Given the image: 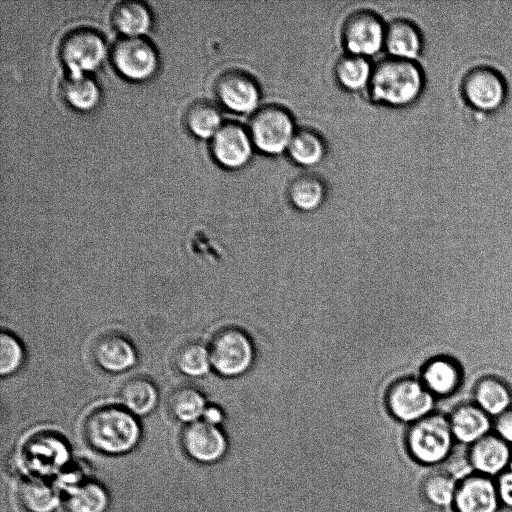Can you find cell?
<instances>
[{"mask_svg": "<svg viewBox=\"0 0 512 512\" xmlns=\"http://www.w3.org/2000/svg\"><path fill=\"white\" fill-rule=\"evenodd\" d=\"M453 438L449 418L431 413L411 425L406 434V445L417 462L433 465L448 456Z\"/></svg>", "mask_w": 512, "mask_h": 512, "instance_id": "cell-4", "label": "cell"}, {"mask_svg": "<svg viewBox=\"0 0 512 512\" xmlns=\"http://www.w3.org/2000/svg\"><path fill=\"white\" fill-rule=\"evenodd\" d=\"M221 104L239 114L254 113L259 108L260 87L253 76L240 69H228L218 75L214 85Z\"/></svg>", "mask_w": 512, "mask_h": 512, "instance_id": "cell-13", "label": "cell"}, {"mask_svg": "<svg viewBox=\"0 0 512 512\" xmlns=\"http://www.w3.org/2000/svg\"><path fill=\"white\" fill-rule=\"evenodd\" d=\"M498 501L494 483L487 477L473 476L459 485L454 504L458 512H497Z\"/></svg>", "mask_w": 512, "mask_h": 512, "instance_id": "cell-15", "label": "cell"}, {"mask_svg": "<svg viewBox=\"0 0 512 512\" xmlns=\"http://www.w3.org/2000/svg\"><path fill=\"white\" fill-rule=\"evenodd\" d=\"M326 196L325 184L314 174L296 176L288 187V198L298 210L311 212L318 209Z\"/></svg>", "mask_w": 512, "mask_h": 512, "instance_id": "cell-26", "label": "cell"}, {"mask_svg": "<svg viewBox=\"0 0 512 512\" xmlns=\"http://www.w3.org/2000/svg\"><path fill=\"white\" fill-rule=\"evenodd\" d=\"M434 398L420 379L407 377L390 386L386 403L395 419L413 424L432 413Z\"/></svg>", "mask_w": 512, "mask_h": 512, "instance_id": "cell-10", "label": "cell"}, {"mask_svg": "<svg viewBox=\"0 0 512 512\" xmlns=\"http://www.w3.org/2000/svg\"><path fill=\"white\" fill-rule=\"evenodd\" d=\"M23 477L53 480L72 460L70 447L59 434L37 432L27 438L17 455Z\"/></svg>", "mask_w": 512, "mask_h": 512, "instance_id": "cell-3", "label": "cell"}, {"mask_svg": "<svg viewBox=\"0 0 512 512\" xmlns=\"http://www.w3.org/2000/svg\"><path fill=\"white\" fill-rule=\"evenodd\" d=\"M373 67L366 57L347 54L338 59L335 65L337 82L346 90L359 91L369 87Z\"/></svg>", "mask_w": 512, "mask_h": 512, "instance_id": "cell-29", "label": "cell"}, {"mask_svg": "<svg viewBox=\"0 0 512 512\" xmlns=\"http://www.w3.org/2000/svg\"><path fill=\"white\" fill-rule=\"evenodd\" d=\"M289 157L298 165L311 167L322 161L326 146L321 135L313 129H297L287 149Z\"/></svg>", "mask_w": 512, "mask_h": 512, "instance_id": "cell-28", "label": "cell"}, {"mask_svg": "<svg viewBox=\"0 0 512 512\" xmlns=\"http://www.w3.org/2000/svg\"><path fill=\"white\" fill-rule=\"evenodd\" d=\"M474 399L486 414L497 417L511 408L512 392L499 377L485 376L474 388Z\"/></svg>", "mask_w": 512, "mask_h": 512, "instance_id": "cell-23", "label": "cell"}, {"mask_svg": "<svg viewBox=\"0 0 512 512\" xmlns=\"http://www.w3.org/2000/svg\"><path fill=\"white\" fill-rule=\"evenodd\" d=\"M212 368L221 376L233 378L246 373L254 361V348L241 329L229 327L219 331L211 341Z\"/></svg>", "mask_w": 512, "mask_h": 512, "instance_id": "cell-7", "label": "cell"}, {"mask_svg": "<svg viewBox=\"0 0 512 512\" xmlns=\"http://www.w3.org/2000/svg\"><path fill=\"white\" fill-rule=\"evenodd\" d=\"M63 95L66 102L79 111H90L100 101L98 85L86 74H69L63 85Z\"/></svg>", "mask_w": 512, "mask_h": 512, "instance_id": "cell-30", "label": "cell"}, {"mask_svg": "<svg viewBox=\"0 0 512 512\" xmlns=\"http://www.w3.org/2000/svg\"><path fill=\"white\" fill-rule=\"evenodd\" d=\"M115 69L131 81H145L151 78L159 64L155 46L142 36L123 37L112 49Z\"/></svg>", "mask_w": 512, "mask_h": 512, "instance_id": "cell-9", "label": "cell"}, {"mask_svg": "<svg viewBox=\"0 0 512 512\" xmlns=\"http://www.w3.org/2000/svg\"><path fill=\"white\" fill-rule=\"evenodd\" d=\"M247 129L254 148L273 156L287 152L297 130L290 112L274 104L259 107L251 115Z\"/></svg>", "mask_w": 512, "mask_h": 512, "instance_id": "cell-5", "label": "cell"}, {"mask_svg": "<svg viewBox=\"0 0 512 512\" xmlns=\"http://www.w3.org/2000/svg\"><path fill=\"white\" fill-rule=\"evenodd\" d=\"M495 430L501 439L512 443V408L496 417Z\"/></svg>", "mask_w": 512, "mask_h": 512, "instance_id": "cell-36", "label": "cell"}, {"mask_svg": "<svg viewBox=\"0 0 512 512\" xmlns=\"http://www.w3.org/2000/svg\"><path fill=\"white\" fill-rule=\"evenodd\" d=\"M254 145L247 128L237 122H226L211 138V153L225 169L236 170L247 165Z\"/></svg>", "mask_w": 512, "mask_h": 512, "instance_id": "cell-14", "label": "cell"}, {"mask_svg": "<svg viewBox=\"0 0 512 512\" xmlns=\"http://www.w3.org/2000/svg\"><path fill=\"white\" fill-rule=\"evenodd\" d=\"M16 495L26 512H54L62 504L61 493L51 479L22 477Z\"/></svg>", "mask_w": 512, "mask_h": 512, "instance_id": "cell-16", "label": "cell"}, {"mask_svg": "<svg viewBox=\"0 0 512 512\" xmlns=\"http://www.w3.org/2000/svg\"><path fill=\"white\" fill-rule=\"evenodd\" d=\"M111 20L114 27L127 37L142 36L151 26V13L143 2L127 0L113 8Z\"/></svg>", "mask_w": 512, "mask_h": 512, "instance_id": "cell-24", "label": "cell"}, {"mask_svg": "<svg viewBox=\"0 0 512 512\" xmlns=\"http://www.w3.org/2000/svg\"><path fill=\"white\" fill-rule=\"evenodd\" d=\"M184 453L194 462L212 465L224 459L229 442L223 430L203 420L185 425L180 435Z\"/></svg>", "mask_w": 512, "mask_h": 512, "instance_id": "cell-11", "label": "cell"}, {"mask_svg": "<svg viewBox=\"0 0 512 512\" xmlns=\"http://www.w3.org/2000/svg\"><path fill=\"white\" fill-rule=\"evenodd\" d=\"M422 47L421 30L413 21L397 18L386 25L384 48L389 56L415 60L421 53Z\"/></svg>", "mask_w": 512, "mask_h": 512, "instance_id": "cell-18", "label": "cell"}, {"mask_svg": "<svg viewBox=\"0 0 512 512\" xmlns=\"http://www.w3.org/2000/svg\"><path fill=\"white\" fill-rule=\"evenodd\" d=\"M510 459V450L503 439L486 435L472 445L470 462L477 471L494 475L502 472Z\"/></svg>", "mask_w": 512, "mask_h": 512, "instance_id": "cell-22", "label": "cell"}, {"mask_svg": "<svg viewBox=\"0 0 512 512\" xmlns=\"http://www.w3.org/2000/svg\"><path fill=\"white\" fill-rule=\"evenodd\" d=\"M66 512H106L110 495L105 486L92 477L62 495Z\"/></svg>", "mask_w": 512, "mask_h": 512, "instance_id": "cell-21", "label": "cell"}, {"mask_svg": "<svg viewBox=\"0 0 512 512\" xmlns=\"http://www.w3.org/2000/svg\"><path fill=\"white\" fill-rule=\"evenodd\" d=\"M206 406L204 396L191 387L178 389L169 400L171 414L185 425L201 420Z\"/></svg>", "mask_w": 512, "mask_h": 512, "instance_id": "cell-31", "label": "cell"}, {"mask_svg": "<svg viewBox=\"0 0 512 512\" xmlns=\"http://www.w3.org/2000/svg\"><path fill=\"white\" fill-rule=\"evenodd\" d=\"M496 487L499 499L512 508V466L500 475Z\"/></svg>", "mask_w": 512, "mask_h": 512, "instance_id": "cell-35", "label": "cell"}, {"mask_svg": "<svg viewBox=\"0 0 512 512\" xmlns=\"http://www.w3.org/2000/svg\"><path fill=\"white\" fill-rule=\"evenodd\" d=\"M457 487L446 475H432L424 483L425 497L434 505L448 506L454 502Z\"/></svg>", "mask_w": 512, "mask_h": 512, "instance_id": "cell-34", "label": "cell"}, {"mask_svg": "<svg viewBox=\"0 0 512 512\" xmlns=\"http://www.w3.org/2000/svg\"><path fill=\"white\" fill-rule=\"evenodd\" d=\"M25 352L20 341L9 332L0 337V370L2 376L17 372L24 363Z\"/></svg>", "mask_w": 512, "mask_h": 512, "instance_id": "cell-33", "label": "cell"}, {"mask_svg": "<svg viewBox=\"0 0 512 512\" xmlns=\"http://www.w3.org/2000/svg\"><path fill=\"white\" fill-rule=\"evenodd\" d=\"M188 130L199 138H212L224 124L217 105L207 100L191 103L184 115Z\"/></svg>", "mask_w": 512, "mask_h": 512, "instance_id": "cell-27", "label": "cell"}, {"mask_svg": "<svg viewBox=\"0 0 512 512\" xmlns=\"http://www.w3.org/2000/svg\"><path fill=\"white\" fill-rule=\"evenodd\" d=\"M461 95L472 109L482 113L499 110L508 95V84L500 70L488 64L469 68L460 82Z\"/></svg>", "mask_w": 512, "mask_h": 512, "instance_id": "cell-6", "label": "cell"}, {"mask_svg": "<svg viewBox=\"0 0 512 512\" xmlns=\"http://www.w3.org/2000/svg\"><path fill=\"white\" fill-rule=\"evenodd\" d=\"M489 417L475 403L457 406L448 417L453 437L462 443H475L488 435L491 427Z\"/></svg>", "mask_w": 512, "mask_h": 512, "instance_id": "cell-20", "label": "cell"}, {"mask_svg": "<svg viewBox=\"0 0 512 512\" xmlns=\"http://www.w3.org/2000/svg\"><path fill=\"white\" fill-rule=\"evenodd\" d=\"M386 26L370 10H357L345 20L342 41L349 54L370 57L384 47Z\"/></svg>", "mask_w": 512, "mask_h": 512, "instance_id": "cell-12", "label": "cell"}, {"mask_svg": "<svg viewBox=\"0 0 512 512\" xmlns=\"http://www.w3.org/2000/svg\"><path fill=\"white\" fill-rule=\"evenodd\" d=\"M176 365L186 376H204L212 367L209 348L196 342L184 345L177 353Z\"/></svg>", "mask_w": 512, "mask_h": 512, "instance_id": "cell-32", "label": "cell"}, {"mask_svg": "<svg viewBox=\"0 0 512 512\" xmlns=\"http://www.w3.org/2000/svg\"><path fill=\"white\" fill-rule=\"evenodd\" d=\"M122 407L136 417L151 413L158 401L155 385L145 378H133L120 391Z\"/></svg>", "mask_w": 512, "mask_h": 512, "instance_id": "cell-25", "label": "cell"}, {"mask_svg": "<svg viewBox=\"0 0 512 512\" xmlns=\"http://www.w3.org/2000/svg\"><path fill=\"white\" fill-rule=\"evenodd\" d=\"M420 380L434 396L446 397L460 387L462 370L456 360L439 356L426 363Z\"/></svg>", "mask_w": 512, "mask_h": 512, "instance_id": "cell-19", "label": "cell"}, {"mask_svg": "<svg viewBox=\"0 0 512 512\" xmlns=\"http://www.w3.org/2000/svg\"><path fill=\"white\" fill-rule=\"evenodd\" d=\"M106 45L102 35L88 27L67 33L59 47V55L70 74H86L103 61Z\"/></svg>", "mask_w": 512, "mask_h": 512, "instance_id": "cell-8", "label": "cell"}, {"mask_svg": "<svg viewBox=\"0 0 512 512\" xmlns=\"http://www.w3.org/2000/svg\"><path fill=\"white\" fill-rule=\"evenodd\" d=\"M201 420L220 427L224 421V412L215 405H207Z\"/></svg>", "mask_w": 512, "mask_h": 512, "instance_id": "cell-37", "label": "cell"}, {"mask_svg": "<svg viewBox=\"0 0 512 512\" xmlns=\"http://www.w3.org/2000/svg\"><path fill=\"white\" fill-rule=\"evenodd\" d=\"M424 85L425 75L418 62L389 56L373 66L369 89L375 101L405 107L419 98Z\"/></svg>", "mask_w": 512, "mask_h": 512, "instance_id": "cell-2", "label": "cell"}, {"mask_svg": "<svg viewBox=\"0 0 512 512\" xmlns=\"http://www.w3.org/2000/svg\"><path fill=\"white\" fill-rule=\"evenodd\" d=\"M83 432L90 447L108 456L132 452L142 438L138 418L122 406L93 410L85 420Z\"/></svg>", "mask_w": 512, "mask_h": 512, "instance_id": "cell-1", "label": "cell"}, {"mask_svg": "<svg viewBox=\"0 0 512 512\" xmlns=\"http://www.w3.org/2000/svg\"><path fill=\"white\" fill-rule=\"evenodd\" d=\"M94 358L99 367L111 373H121L131 369L137 362L133 344L119 334L101 337L94 347Z\"/></svg>", "mask_w": 512, "mask_h": 512, "instance_id": "cell-17", "label": "cell"}]
</instances>
